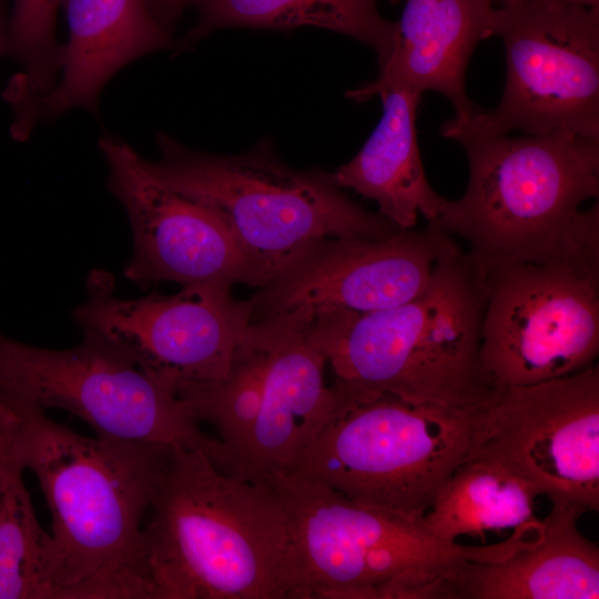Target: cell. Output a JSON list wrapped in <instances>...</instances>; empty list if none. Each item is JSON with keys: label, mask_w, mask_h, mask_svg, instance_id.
I'll return each mask as SVG.
<instances>
[{"label": "cell", "mask_w": 599, "mask_h": 599, "mask_svg": "<svg viewBox=\"0 0 599 599\" xmlns=\"http://www.w3.org/2000/svg\"><path fill=\"white\" fill-rule=\"evenodd\" d=\"M274 337L270 323L252 322L226 377L177 396L200 423L216 429L227 454L230 474L258 414Z\"/></svg>", "instance_id": "23"}, {"label": "cell", "mask_w": 599, "mask_h": 599, "mask_svg": "<svg viewBox=\"0 0 599 599\" xmlns=\"http://www.w3.org/2000/svg\"><path fill=\"white\" fill-rule=\"evenodd\" d=\"M0 438L51 511L54 598L154 599L142 532L170 446L88 437L11 397H0Z\"/></svg>", "instance_id": "1"}, {"label": "cell", "mask_w": 599, "mask_h": 599, "mask_svg": "<svg viewBox=\"0 0 599 599\" xmlns=\"http://www.w3.org/2000/svg\"><path fill=\"white\" fill-rule=\"evenodd\" d=\"M260 484L274 491L286 515L295 599H422L451 565L506 558L535 535L522 526L491 545L446 542L422 519L358 505L304 477L275 474Z\"/></svg>", "instance_id": "5"}, {"label": "cell", "mask_w": 599, "mask_h": 599, "mask_svg": "<svg viewBox=\"0 0 599 599\" xmlns=\"http://www.w3.org/2000/svg\"><path fill=\"white\" fill-rule=\"evenodd\" d=\"M540 534L508 557L461 560L433 582L428 599H590L599 598V548L578 529L586 511L564 498Z\"/></svg>", "instance_id": "15"}, {"label": "cell", "mask_w": 599, "mask_h": 599, "mask_svg": "<svg viewBox=\"0 0 599 599\" xmlns=\"http://www.w3.org/2000/svg\"><path fill=\"white\" fill-rule=\"evenodd\" d=\"M154 599H295V560L274 491L201 449L170 446L143 524Z\"/></svg>", "instance_id": "3"}, {"label": "cell", "mask_w": 599, "mask_h": 599, "mask_svg": "<svg viewBox=\"0 0 599 599\" xmlns=\"http://www.w3.org/2000/svg\"><path fill=\"white\" fill-rule=\"evenodd\" d=\"M99 148L109 167L108 187L132 229L128 280L142 287L160 282L256 286L243 252L214 209L161 181L125 142L103 136Z\"/></svg>", "instance_id": "14"}, {"label": "cell", "mask_w": 599, "mask_h": 599, "mask_svg": "<svg viewBox=\"0 0 599 599\" xmlns=\"http://www.w3.org/2000/svg\"><path fill=\"white\" fill-rule=\"evenodd\" d=\"M568 3L588 7V8H599V0H564Z\"/></svg>", "instance_id": "27"}, {"label": "cell", "mask_w": 599, "mask_h": 599, "mask_svg": "<svg viewBox=\"0 0 599 599\" xmlns=\"http://www.w3.org/2000/svg\"><path fill=\"white\" fill-rule=\"evenodd\" d=\"M537 496L529 484L499 464L468 457L443 485L422 521L446 542L514 530L539 521L534 512Z\"/></svg>", "instance_id": "21"}, {"label": "cell", "mask_w": 599, "mask_h": 599, "mask_svg": "<svg viewBox=\"0 0 599 599\" xmlns=\"http://www.w3.org/2000/svg\"><path fill=\"white\" fill-rule=\"evenodd\" d=\"M469 457L499 464L538 495L599 509V368L497 389Z\"/></svg>", "instance_id": "12"}, {"label": "cell", "mask_w": 599, "mask_h": 599, "mask_svg": "<svg viewBox=\"0 0 599 599\" xmlns=\"http://www.w3.org/2000/svg\"><path fill=\"white\" fill-rule=\"evenodd\" d=\"M480 355L497 389L569 376L599 353V265L507 263L487 270Z\"/></svg>", "instance_id": "11"}, {"label": "cell", "mask_w": 599, "mask_h": 599, "mask_svg": "<svg viewBox=\"0 0 599 599\" xmlns=\"http://www.w3.org/2000/svg\"><path fill=\"white\" fill-rule=\"evenodd\" d=\"M23 471L0 438V599H55L52 537L38 521Z\"/></svg>", "instance_id": "22"}, {"label": "cell", "mask_w": 599, "mask_h": 599, "mask_svg": "<svg viewBox=\"0 0 599 599\" xmlns=\"http://www.w3.org/2000/svg\"><path fill=\"white\" fill-rule=\"evenodd\" d=\"M159 23L170 33L184 8L194 0H146Z\"/></svg>", "instance_id": "25"}, {"label": "cell", "mask_w": 599, "mask_h": 599, "mask_svg": "<svg viewBox=\"0 0 599 599\" xmlns=\"http://www.w3.org/2000/svg\"><path fill=\"white\" fill-rule=\"evenodd\" d=\"M505 49L499 103L447 124L473 133L570 131L599 139V8L564 0H497Z\"/></svg>", "instance_id": "9"}, {"label": "cell", "mask_w": 599, "mask_h": 599, "mask_svg": "<svg viewBox=\"0 0 599 599\" xmlns=\"http://www.w3.org/2000/svg\"><path fill=\"white\" fill-rule=\"evenodd\" d=\"M61 0H12L4 54L22 68L9 82L4 99L14 111L12 125L24 126L35 103L52 88L61 48L54 41V18Z\"/></svg>", "instance_id": "24"}, {"label": "cell", "mask_w": 599, "mask_h": 599, "mask_svg": "<svg viewBox=\"0 0 599 599\" xmlns=\"http://www.w3.org/2000/svg\"><path fill=\"white\" fill-rule=\"evenodd\" d=\"M455 243L436 224L384 238H323L302 252L252 298V321L305 326L335 312L368 313L400 305L428 284Z\"/></svg>", "instance_id": "13"}, {"label": "cell", "mask_w": 599, "mask_h": 599, "mask_svg": "<svg viewBox=\"0 0 599 599\" xmlns=\"http://www.w3.org/2000/svg\"><path fill=\"white\" fill-rule=\"evenodd\" d=\"M441 136L463 146L464 194L435 223L463 237L483 270L507 263L599 265V139L570 131L485 135L444 122Z\"/></svg>", "instance_id": "4"}, {"label": "cell", "mask_w": 599, "mask_h": 599, "mask_svg": "<svg viewBox=\"0 0 599 599\" xmlns=\"http://www.w3.org/2000/svg\"><path fill=\"white\" fill-rule=\"evenodd\" d=\"M383 114L357 154L333 177L341 187L373 200L378 213L399 230L423 215L435 223L446 203L430 185L420 159L417 114L422 93L407 87L382 90Z\"/></svg>", "instance_id": "19"}, {"label": "cell", "mask_w": 599, "mask_h": 599, "mask_svg": "<svg viewBox=\"0 0 599 599\" xmlns=\"http://www.w3.org/2000/svg\"><path fill=\"white\" fill-rule=\"evenodd\" d=\"M478 416L418 407L390 395L346 402L285 474L418 520L470 456Z\"/></svg>", "instance_id": "7"}, {"label": "cell", "mask_w": 599, "mask_h": 599, "mask_svg": "<svg viewBox=\"0 0 599 599\" xmlns=\"http://www.w3.org/2000/svg\"><path fill=\"white\" fill-rule=\"evenodd\" d=\"M231 285L182 286L173 295H115L114 278L94 268L87 300L71 312L82 333L94 335L132 361L176 397L229 374L252 323V303L237 301Z\"/></svg>", "instance_id": "10"}, {"label": "cell", "mask_w": 599, "mask_h": 599, "mask_svg": "<svg viewBox=\"0 0 599 599\" xmlns=\"http://www.w3.org/2000/svg\"><path fill=\"white\" fill-rule=\"evenodd\" d=\"M160 160L150 170L224 220L256 286L274 280L315 242L339 236L384 238L399 229L347 196L333 174L297 170L278 156L271 139L237 154L191 150L158 135Z\"/></svg>", "instance_id": "6"}, {"label": "cell", "mask_w": 599, "mask_h": 599, "mask_svg": "<svg viewBox=\"0 0 599 599\" xmlns=\"http://www.w3.org/2000/svg\"><path fill=\"white\" fill-rule=\"evenodd\" d=\"M486 300L485 271L455 242L414 298L375 312L331 313L303 328L346 400L390 395L475 416L497 390L480 355Z\"/></svg>", "instance_id": "2"}, {"label": "cell", "mask_w": 599, "mask_h": 599, "mask_svg": "<svg viewBox=\"0 0 599 599\" xmlns=\"http://www.w3.org/2000/svg\"><path fill=\"white\" fill-rule=\"evenodd\" d=\"M494 0H405L395 47L376 79L348 90L364 102L390 87L437 92L451 103L455 118L479 108L466 91V71L476 47L494 35Z\"/></svg>", "instance_id": "16"}, {"label": "cell", "mask_w": 599, "mask_h": 599, "mask_svg": "<svg viewBox=\"0 0 599 599\" xmlns=\"http://www.w3.org/2000/svg\"><path fill=\"white\" fill-rule=\"evenodd\" d=\"M193 3L199 18L181 41L180 50L224 28L286 31L317 27L370 47L382 67L396 42V22L379 13L376 0H194Z\"/></svg>", "instance_id": "20"}, {"label": "cell", "mask_w": 599, "mask_h": 599, "mask_svg": "<svg viewBox=\"0 0 599 599\" xmlns=\"http://www.w3.org/2000/svg\"><path fill=\"white\" fill-rule=\"evenodd\" d=\"M82 334L75 347L50 349L0 333V397L67 410L99 437L201 449L226 467L223 444L201 428L184 402L113 346Z\"/></svg>", "instance_id": "8"}, {"label": "cell", "mask_w": 599, "mask_h": 599, "mask_svg": "<svg viewBox=\"0 0 599 599\" xmlns=\"http://www.w3.org/2000/svg\"><path fill=\"white\" fill-rule=\"evenodd\" d=\"M258 414L231 474L255 483L285 474L298 454L337 415L324 382L326 365L304 328L277 321Z\"/></svg>", "instance_id": "17"}, {"label": "cell", "mask_w": 599, "mask_h": 599, "mask_svg": "<svg viewBox=\"0 0 599 599\" xmlns=\"http://www.w3.org/2000/svg\"><path fill=\"white\" fill-rule=\"evenodd\" d=\"M69 26L61 48L60 82L34 105L30 128L42 116L74 106L95 110L106 81L132 60L164 49L170 33L146 0H61Z\"/></svg>", "instance_id": "18"}, {"label": "cell", "mask_w": 599, "mask_h": 599, "mask_svg": "<svg viewBox=\"0 0 599 599\" xmlns=\"http://www.w3.org/2000/svg\"><path fill=\"white\" fill-rule=\"evenodd\" d=\"M4 2L6 0H0V54H4L9 26V16L6 12Z\"/></svg>", "instance_id": "26"}]
</instances>
